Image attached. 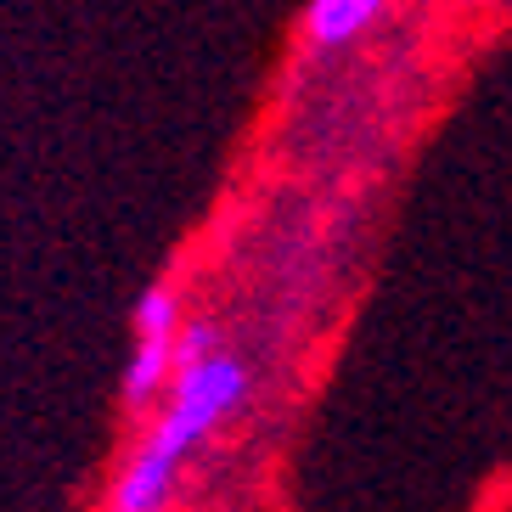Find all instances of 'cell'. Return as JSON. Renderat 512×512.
Masks as SVG:
<instances>
[{
    "label": "cell",
    "instance_id": "obj_4",
    "mask_svg": "<svg viewBox=\"0 0 512 512\" xmlns=\"http://www.w3.org/2000/svg\"><path fill=\"white\" fill-rule=\"evenodd\" d=\"M130 327H136V338H181V293L169 282H152L136 299Z\"/></svg>",
    "mask_w": 512,
    "mask_h": 512
},
{
    "label": "cell",
    "instance_id": "obj_5",
    "mask_svg": "<svg viewBox=\"0 0 512 512\" xmlns=\"http://www.w3.org/2000/svg\"><path fill=\"white\" fill-rule=\"evenodd\" d=\"M214 327H203V321H197V327H186L181 332V344H175V372H186V366H197L203 361V355H214Z\"/></svg>",
    "mask_w": 512,
    "mask_h": 512
},
{
    "label": "cell",
    "instance_id": "obj_1",
    "mask_svg": "<svg viewBox=\"0 0 512 512\" xmlns=\"http://www.w3.org/2000/svg\"><path fill=\"white\" fill-rule=\"evenodd\" d=\"M248 400V366L237 355H203L197 366L175 372V389H169V406L152 417L141 451L119 467V479L107 490V507L113 512H152L169 501V484L186 467V456L203 445V439L231 417V411Z\"/></svg>",
    "mask_w": 512,
    "mask_h": 512
},
{
    "label": "cell",
    "instance_id": "obj_6",
    "mask_svg": "<svg viewBox=\"0 0 512 512\" xmlns=\"http://www.w3.org/2000/svg\"><path fill=\"white\" fill-rule=\"evenodd\" d=\"M479 6H490V0H479Z\"/></svg>",
    "mask_w": 512,
    "mask_h": 512
},
{
    "label": "cell",
    "instance_id": "obj_2",
    "mask_svg": "<svg viewBox=\"0 0 512 512\" xmlns=\"http://www.w3.org/2000/svg\"><path fill=\"white\" fill-rule=\"evenodd\" d=\"M389 0H310L304 6V40L316 51H338L349 46L355 34H366L383 17Z\"/></svg>",
    "mask_w": 512,
    "mask_h": 512
},
{
    "label": "cell",
    "instance_id": "obj_3",
    "mask_svg": "<svg viewBox=\"0 0 512 512\" xmlns=\"http://www.w3.org/2000/svg\"><path fill=\"white\" fill-rule=\"evenodd\" d=\"M175 344H181V338H136V355L124 366V400H130V406H152V400L169 389Z\"/></svg>",
    "mask_w": 512,
    "mask_h": 512
}]
</instances>
